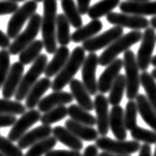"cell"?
<instances>
[{"label": "cell", "instance_id": "obj_1", "mask_svg": "<svg viewBox=\"0 0 156 156\" xmlns=\"http://www.w3.org/2000/svg\"><path fill=\"white\" fill-rule=\"evenodd\" d=\"M44 14L42 17V31L43 43L46 51L50 55H55L57 50L56 41V0H44Z\"/></svg>", "mask_w": 156, "mask_h": 156}, {"label": "cell", "instance_id": "obj_2", "mask_svg": "<svg viewBox=\"0 0 156 156\" xmlns=\"http://www.w3.org/2000/svg\"><path fill=\"white\" fill-rule=\"evenodd\" d=\"M85 51L82 47H76L70 53V56L63 68L55 75L51 82L52 91H61L65 86L74 79L75 74L82 67L85 60Z\"/></svg>", "mask_w": 156, "mask_h": 156}, {"label": "cell", "instance_id": "obj_3", "mask_svg": "<svg viewBox=\"0 0 156 156\" xmlns=\"http://www.w3.org/2000/svg\"><path fill=\"white\" fill-rule=\"evenodd\" d=\"M142 39V33L140 31H131L122 35L118 40L115 41L99 56V64L101 66L108 65L117 59V56L122 52H126L130 47L137 44Z\"/></svg>", "mask_w": 156, "mask_h": 156}, {"label": "cell", "instance_id": "obj_4", "mask_svg": "<svg viewBox=\"0 0 156 156\" xmlns=\"http://www.w3.org/2000/svg\"><path fill=\"white\" fill-rule=\"evenodd\" d=\"M124 67L126 71V96L129 101H133L138 95L140 87V74L136 61V56L131 50H128L124 53Z\"/></svg>", "mask_w": 156, "mask_h": 156}, {"label": "cell", "instance_id": "obj_5", "mask_svg": "<svg viewBox=\"0 0 156 156\" xmlns=\"http://www.w3.org/2000/svg\"><path fill=\"white\" fill-rule=\"evenodd\" d=\"M48 64V56L46 55H41L34 62H33L30 69L26 72L25 75H23L17 92L15 94L16 101L21 102L26 99L28 93L37 82L39 81L40 76L44 72V69Z\"/></svg>", "mask_w": 156, "mask_h": 156}, {"label": "cell", "instance_id": "obj_6", "mask_svg": "<svg viewBox=\"0 0 156 156\" xmlns=\"http://www.w3.org/2000/svg\"><path fill=\"white\" fill-rule=\"evenodd\" d=\"M42 26V16L40 14H34L30 18L26 29L16 38L13 43H11L9 47V53L11 55H20L24 48H26L29 44L36 41L37 36L41 30Z\"/></svg>", "mask_w": 156, "mask_h": 156}, {"label": "cell", "instance_id": "obj_7", "mask_svg": "<svg viewBox=\"0 0 156 156\" xmlns=\"http://www.w3.org/2000/svg\"><path fill=\"white\" fill-rule=\"evenodd\" d=\"M38 9V2L35 0H29L23 4L19 9L12 15L7 25V36L10 40H15L19 36L22 28L33 15L36 14Z\"/></svg>", "mask_w": 156, "mask_h": 156}, {"label": "cell", "instance_id": "obj_8", "mask_svg": "<svg viewBox=\"0 0 156 156\" xmlns=\"http://www.w3.org/2000/svg\"><path fill=\"white\" fill-rule=\"evenodd\" d=\"M95 145L98 149H101L105 152L130 155L137 152L140 149V143L135 140H119L107 136L98 137L95 141Z\"/></svg>", "mask_w": 156, "mask_h": 156}, {"label": "cell", "instance_id": "obj_9", "mask_svg": "<svg viewBox=\"0 0 156 156\" xmlns=\"http://www.w3.org/2000/svg\"><path fill=\"white\" fill-rule=\"evenodd\" d=\"M156 44V33L153 28H147L142 33L140 47L138 48L136 61L139 70L146 71L151 64L152 53Z\"/></svg>", "mask_w": 156, "mask_h": 156}, {"label": "cell", "instance_id": "obj_10", "mask_svg": "<svg viewBox=\"0 0 156 156\" xmlns=\"http://www.w3.org/2000/svg\"><path fill=\"white\" fill-rule=\"evenodd\" d=\"M107 21L112 25L121 27V28H129L133 31H140L143 29H147L149 26V21L143 16L126 14V13H116L111 12L107 15Z\"/></svg>", "mask_w": 156, "mask_h": 156}, {"label": "cell", "instance_id": "obj_11", "mask_svg": "<svg viewBox=\"0 0 156 156\" xmlns=\"http://www.w3.org/2000/svg\"><path fill=\"white\" fill-rule=\"evenodd\" d=\"M98 64H99V56L95 52H90L85 57V60L81 69L82 83H83L90 95L95 96L97 95L98 92V81L96 79V71Z\"/></svg>", "mask_w": 156, "mask_h": 156}, {"label": "cell", "instance_id": "obj_12", "mask_svg": "<svg viewBox=\"0 0 156 156\" xmlns=\"http://www.w3.org/2000/svg\"><path fill=\"white\" fill-rule=\"evenodd\" d=\"M122 35H124V29L115 26L104 32L103 34L95 36L92 39L85 41L82 44V48H84L85 51L95 52L101 50V48H108L111 44L114 43L115 41L118 40Z\"/></svg>", "mask_w": 156, "mask_h": 156}, {"label": "cell", "instance_id": "obj_13", "mask_svg": "<svg viewBox=\"0 0 156 156\" xmlns=\"http://www.w3.org/2000/svg\"><path fill=\"white\" fill-rule=\"evenodd\" d=\"M41 112L39 110L33 109L29 110L25 114L22 115V117L16 121L15 124L12 126L10 131L8 133V139L12 142H17L28 129L37 124L41 120Z\"/></svg>", "mask_w": 156, "mask_h": 156}, {"label": "cell", "instance_id": "obj_14", "mask_svg": "<svg viewBox=\"0 0 156 156\" xmlns=\"http://www.w3.org/2000/svg\"><path fill=\"white\" fill-rule=\"evenodd\" d=\"M94 110L96 112V121L98 133L101 136H106L109 133L110 112L109 101L104 94H97L94 100Z\"/></svg>", "mask_w": 156, "mask_h": 156}, {"label": "cell", "instance_id": "obj_15", "mask_svg": "<svg viewBox=\"0 0 156 156\" xmlns=\"http://www.w3.org/2000/svg\"><path fill=\"white\" fill-rule=\"evenodd\" d=\"M23 73H24V65L21 62L16 61L13 64H11L9 72H8V75L6 77V80L4 82V85L2 86L3 98H5V99H11L12 97L15 96L23 78Z\"/></svg>", "mask_w": 156, "mask_h": 156}, {"label": "cell", "instance_id": "obj_16", "mask_svg": "<svg viewBox=\"0 0 156 156\" xmlns=\"http://www.w3.org/2000/svg\"><path fill=\"white\" fill-rule=\"evenodd\" d=\"M122 67H124V60L121 58L115 59L106 67L98 79V91L100 92V94L110 92L114 81L120 75Z\"/></svg>", "mask_w": 156, "mask_h": 156}, {"label": "cell", "instance_id": "obj_17", "mask_svg": "<svg viewBox=\"0 0 156 156\" xmlns=\"http://www.w3.org/2000/svg\"><path fill=\"white\" fill-rule=\"evenodd\" d=\"M73 101V97L71 93L65 91H53L50 95L44 97L40 101L38 105V109L40 112L47 113L51 109L58 106H65L66 104H70Z\"/></svg>", "mask_w": 156, "mask_h": 156}, {"label": "cell", "instance_id": "obj_18", "mask_svg": "<svg viewBox=\"0 0 156 156\" xmlns=\"http://www.w3.org/2000/svg\"><path fill=\"white\" fill-rule=\"evenodd\" d=\"M51 133H52V129L51 126H44V125L39 126H37V128L31 129L30 131H27V133L19 139L17 141L18 147L21 149L29 148V147L36 144V143H38L39 141L51 136Z\"/></svg>", "mask_w": 156, "mask_h": 156}, {"label": "cell", "instance_id": "obj_19", "mask_svg": "<svg viewBox=\"0 0 156 156\" xmlns=\"http://www.w3.org/2000/svg\"><path fill=\"white\" fill-rule=\"evenodd\" d=\"M124 113L125 111L120 105L113 106L110 111V129L113 133L114 136L119 140H126L128 136L124 122Z\"/></svg>", "mask_w": 156, "mask_h": 156}, {"label": "cell", "instance_id": "obj_20", "mask_svg": "<svg viewBox=\"0 0 156 156\" xmlns=\"http://www.w3.org/2000/svg\"><path fill=\"white\" fill-rule=\"evenodd\" d=\"M120 9L122 13L139 16H156V1H124L120 3Z\"/></svg>", "mask_w": 156, "mask_h": 156}, {"label": "cell", "instance_id": "obj_21", "mask_svg": "<svg viewBox=\"0 0 156 156\" xmlns=\"http://www.w3.org/2000/svg\"><path fill=\"white\" fill-rule=\"evenodd\" d=\"M69 88H70L73 99L77 102L78 106L88 112L94 110V101H92L89 92L86 90L85 86L80 80L75 78L72 79L69 83Z\"/></svg>", "mask_w": 156, "mask_h": 156}, {"label": "cell", "instance_id": "obj_22", "mask_svg": "<svg viewBox=\"0 0 156 156\" xmlns=\"http://www.w3.org/2000/svg\"><path fill=\"white\" fill-rule=\"evenodd\" d=\"M50 88H51V81L50 78L44 77L42 79H39V81L33 86L30 92L28 93L25 101L26 109L33 110L39 105L40 101L43 99V96L44 93Z\"/></svg>", "mask_w": 156, "mask_h": 156}, {"label": "cell", "instance_id": "obj_23", "mask_svg": "<svg viewBox=\"0 0 156 156\" xmlns=\"http://www.w3.org/2000/svg\"><path fill=\"white\" fill-rule=\"evenodd\" d=\"M70 56V51L67 47H62L60 46L57 48L56 51L53 55L52 59L48 62L47 67L44 69V75L48 78H51L55 76L61 69L63 68L65 63L67 62V60Z\"/></svg>", "mask_w": 156, "mask_h": 156}, {"label": "cell", "instance_id": "obj_24", "mask_svg": "<svg viewBox=\"0 0 156 156\" xmlns=\"http://www.w3.org/2000/svg\"><path fill=\"white\" fill-rule=\"evenodd\" d=\"M52 136L57 141L62 143L63 145L67 146L70 150L80 151L83 148V142L81 139L75 136L71 131H69L65 126H56L52 129Z\"/></svg>", "mask_w": 156, "mask_h": 156}, {"label": "cell", "instance_id": "obj_25", "mask_svg": "<svg viewBox=\"0 0 156 156\" xmlns=\"http://www.w3.org/2000/svg\"><path fill=\"white\" fill-rule=\"evenodd\" d=\"M65 128L69 131L77 136L81 140L84 141H96L99 136L98 130L94 129V126H85L69 119L65 122Z\"/></svg>", "mask_w": 156, "mask_h": 156}, {"label": "cell", "instance_id": "obj_26", "mask_svg": "<svg viewBox=\"0 0 156 156\" xmlns=\"http://www.w3.org/2000/svg\"><path fill=\"white\" fill-rule=\"evenodd\" d=\"M103 29V23L100 20H92L87 25L82 26L71 35V42L73 43H83L85 41L92 39Z\"/></svg>", "mask_w": 156, "mask_h": 156}, {"label": "cell", "instance_id": "obj_27", "mask_svg": "<svg viewBox=\"0 0 156 156\" xmlns=\"http://www.w3.org/2000/svg\"><path fill=\"white\" fill-rule=\"evenodd\" d=\"M135 102L137 105L138 114L140 115L142 120L156 133V112L149 104L146 96L143 94H138L135 98Z\"/></svg>", "mask_w": 156, "mask_h": 156}, {"label": "cell", "instance_id": "obj_28", "mask_svg": "<svg viewBox=\"0 0 156 156\" xmlns=\"http://www.w3.org/2000/svg\"><path fill=\"white\" fill-rule=\"evenodd\" d=\"M120 5V0H100L89 8L88 16L92 20H99L100 18L110 14L115 8Z\"/></svg>", "mask_w": 156, "mask_h": 156}, {"label": "cell", "instance_id": "obj_29", "mask_svg": "<svg viewBox=\"0 0 156 156\" xmlns=\"http://www.w3.org/2000/svg\"><path fill=\"white\" fill-rule=\"evenodd\" d=\"M56 41L62 47H67L71 42L70 23L64 14H58L56 17Z\"/></svg>", "mask_w": 156, "mask_h": 156}, {"label": "cell", "instance_id": "obj_30", "mask_svg": "<svg viewBox=\"0 0 156 156\" xmlns=\"http://www.w3.org/2000/svg\"><path fill=\"white\" fill-rule=\"evenodd\" d=\"M67 113L71 120L79 122V124L89 126H94L95 125H97L96 117H94L88 111L82 109L78 105H70L67 108Z\"/></svg>", "mask_w": 156, "mask_h": 156}, {"label": "cell", "instance_id": "obj_31", "mask_svg": "<svg viewBox=\"0 0 156 156\" xmlns=\"http://www.w3.org/2000/svg\"><path fill=\"white\" fill-rule=\"evenodd\" d=\"M44 43L42 40H36L32 44L24 48L19 55V62H21L23 65L31 64L41 55L44 48Z\"/></svg>", "mask_w": 156, "mask_h": 156}, {"label": "cell", "instance_id": "obj_32", "mask_svg": "<svg viewBox=\"0 0 156 156\" xmlns=\"http://www.w3.org/2000/svg\"><path fill=\"white\" fill-rule=\"evenodd\" d=\"M61 8L64 12L65 17L67 18L68 22L72 27L79 29L83 25L81 14L78 11L77 5L74 0H61Z\"/></svg>", "mask_w": 156, "mask_h": 156}, {"label": "cell", "instance_id": "obj_33", "mask_svg": "<svg viewBox=\"0 0 156 156\" xmlns=\"http://www.w3.org/2000/svg\"><path fill=\"white\" fill-rule=\"evenodd\" d=\"M126 89V75L120 74L117 79L114 81L112 87L110 89L109 94V104L112 106H118L122 100L124 93Z\"/></svg>", "mask_w": 156, "mask_h": 156}, {"label": "cell", "instance_id": "obj_34", "mask_svg": "<svg viewBox=\"0 0 156 156\" xmlns=\"http://www.w3.org/2000/svg\"><path fill=\"white\" fill-rule=\"evenodd\" d=\"M140 84L146 93V98L149 104L156 112V81L152 75L147 71H142L140 74Z\"/></svg>", "mask_w": 156, "mask_h": 156}, {"label": "cell", "instance_id": "obj_35", "mask_svg": "<svg viewBox=\"0 0 156 156\" xmlns=\"http://www.w3.org/2000/svg\"><path fill=\"white\" fill-rule=\"evenodd\" d=\"M56 143L57 140L55 137L48 136V138H44L36 144L32 145L24 156H44L48 151L52 150Z\"/></svg>", "mask_w": 156, "mask_h": 156}, {"label": "cell", "instance_id": "obj_36", "mask_svg": "<svg viewBox=\"0 0 156 156\" xmlns=\"http://www.w3.org/2000/svg\"><path fill=\"white\" fill-rule=\"evenodd\" d=\"M26 113V107L19 101H12L11 99H0V114L19 116Z\"/></svg>", "mask_w": 156, "mask_h": 156}, {"label": "cell", "instance_id": "obj_37", "mask_svg": "<svg viewBox=\"0 0 156 156\" xmlns=\"http://www.w3.org/2000/svg\"><path fill=\"white\" fill-rule=\"evenodd\" d=\"M68 116L67 108L65 106H58L51 109L48 112L44 113L41 117V122L44 126H51L55 122H57L61 120H63L65 117Z\"/></svg>", "mask_w": 156, "mask_h": 156}, {"label": "cell", "instance_id": "obj_38", "mask_svg": "<svg viewBox=\"0 0 156 156\" xmlns=\"http://www.w3.org/2000/svg\"><path fill=\"white\" fill-rule=\"evenodd\" d=\"M137 114L138 109L135 101H129L126 105L124 113V122L126 130H133L137 126Z\"/></svg>", "mask_w": 156, "mask_h": 156}, {"label": "cell", "instance_id": "obj_39", "mask_svg": "<svg viewBox=\"0 0 156 156\" xmlns=\"http://www.w3.org/2000/svg\"><path fill=\"white\" fill-rule=\"evenodd\" d=\"M130 135L133 140L138 142H143L145 144H156V133L153 130L136 126L130 130Z\"/></svg>", "mask_w": 156, "mask_h": 156}, {"label": "cell", "instance_id": "obj_40", "mask_svg": "<svg viewBox=\"0 0 156 156\" xmlns=\"http://www.w3.org/2000/svg\"><path fill=\"white\" fill-rule=\"evenodd\" d=\"M0 153L5 156H24L23 151L7 137L0 135Z\"/></svg>", "mask_w": 156, "mask_h": 156}, {"label": "cell", "instance_id": "obj_41", "mask_svg": "<svg viewBox=\"0 0 156 156\" xmlns=\"http://www.w3.org/2000/svg\"><path fill=\"white\" fill-rule=\"evenodd\" d=\"M10 53L7 50L0 51V88L4 85L10 69Z\"/></svg>", "mask_w": 156, "mask_h": 156}, {"label": "cell", "instance_id": "obj_42", "mask_svg": "<svg viewBox=\"0 0 156 156\" xmlns=\"http://www.w3.org/2000/svg\"><path fill=\"white\" fill-rule=\"evenodd\" d=\"M18 9V3L12 1H0V16L14 14Z\"/></svg>", "mask_w": 156, "mask_h": 156}, {"label": "cell", "instance_id": "obj_43", "mask_svg": "<svg viewBox=\"0 0 156 156\" xmlns=\"http://www.w3.org/2000/svg\"><path fill=\"white\" fill-rule=\"evenodd\" d=\"M44 156H82L80 151L64 150V149H52Z\"/></svg>", "mask_w": 156, "mask_h": 156}, {"label": "cell", "instance_id": "obj_44", "mask_svg": "<svg viewBox=\"0 0 156 156\" xmlns=\"http://www.w3.org/2000/svg\"><path fill=\"white\" fill-rule=\"evenodd\" d=\"M17 119L12 115H3L0 114V128H8V126H13Z\"/></svg>", "mask_w": 156, "mask_h": 156}, {"label": "cell", "instance_id": "obj_45", "mask_svg": "<svg viewBox=\"0 0 156 156\" xmlns=\"http://www.w3.org/2000/svg\"><path fill=\"white\" fill-rule=\"evenodd\" d=\"M90 1L91 0H77V8L81 15L88 13L90 8Z\"/></svg>", "mask_w": 156, "mask_h": 156}, {"label": "cell", "instance_id": "obj_46", "mask_svg": "<svg viewBox=\"0 0 156 156\" xmlns=\"http://www.w3.org/2000/svg\"><path fill=\"white\" fill-rule=\"evenodd\" d=\"M10 39L9 37L7 36V34L3 33L0 30V48L1 50H6V48H9L10 47Z\"/></svg>", "mask_w": 156, "mask_h": 156}, {"label": "cell", "instance_id": "obj_47", "mask_svg": "<svg viewBox=\"0 0 156 156\" xmlns=\"http://www.w3.org/2000/svg\"><path fill=\"white\" fill-rule=\"evenodd\" d=\"M99 153H98V148L96 145H88L87 147L85 148L83 154L82 156H98Z\"/></svg>", "mask_w": 156, "mask_h": 156}, {"label": "cell", "instance_id": "obj_48", "mask_svg": "<svg viewBox=\"0 0 156 156\" xmlns=\"http://www.w3.org/2000/svg\"><path fill=\"white\" fill-rule=\"evenodd\" d=\"M138 156H152L150 144H145V143H144L143 145H141L140 149H139Z\"/></svg>", "mask_w": 156, "mask_h": 156}, {"label": "cell", "instance_id": "obj_49", "mask_svg": "<svg viewBox=\"0 0 156 156\" xmlns=\"http://www.w3.org/2000/svg\"><path fill=\"white\" fill-rule=\"evenodd\" d=\"M98 156H130V155H121V154H114V153H109V152H101Z\"/></svg>", "mask_w": 156, "mask_h": 156}, {"label": "cell", "instance_id": "obj_50", "mask_svg": "<svg viewBox=\"0 0 156 156\" xmlns=\"http://www.w3.org/2000/svg\"><path fill=\"white\" fill-rule=\"evenodd\" d=\"M149 23H150L151 27H152V28L154 29V30H155V29H156V16H155V17H153L152 19L150 20Z\"/></svg>", "mask_w": 156, "mask_h": 156}, {"label": "cell", "instance_id": "obj_51", "mask_svg": "<svg viewBox=\"0 0 156 156\" xmlns=\"http://www.w3.org/2000/svg\"><path fill=\"white\" fill-rule=\"evenodd\" d=\"M151 64L156 68V55L152 56V59H151Z\"/></svg>", "mask_w": 156, "mask_h": 156}, {"label": "cell", "instance_id": "obj_52", "mask_svg": "<svg viewBox=\"0 0 156 156\" xmlns=\"http://www.w3.org/2000/svg\"><path fill=\"white\" fill-rule=\"evenodd\" d=\"M150 74L152 75V77H153L154 79L156 80V68L152 69V71H151V73H150Z\"/></svg>", "mask_w": 156, "mask_h": 156}, {"label": "cell", "instance_id": "obj_53", "mask_svg": "<svg viewBox=\"0 0 156 156\" xmlns=\"http://www.w3.org/2000/svg\"><path fill=\"white\" fill-rule=\"evenodd\" d=\"M7 1H12V2L19 3V2H24V1H27V0H7Z\"/></svg>", "mask_w": 156, "mask_h": 156}, {"label": "cell", "instance_id": "obj_54", "mask_svg": "<svg viewBox=\"0 0 156 156\" xmlns=\"http://www.w3.org/2000/svg\"><path fill=\"white\" fill-rule=\"evenodd\" d=\"M129 1H136V2H142V1H148V0H129Z\"/></svg>", "mask_w": 156, "mask_h": 156}, {"label": "cell", "instance_id": "obj_55", "mask_svg": "<svg viewBox=\"0 0 156 156\" xmlns=\"http://www.w3.org/2000/svg\"><path fill=\"white\" fill-rule=\"evenodd\" d=\"M35 1H36V2H43L44 0H35Z\"/></svg>", "mask_w": 156, "mask_h": 156}, {"label": "cell", "instance_id": "obj_56", "mask_svg": "<svg viewBox=\"0 0 156 156\" xmlns=\"http://www.w3.org/2000/svg\"><path fill=\"white\" fill-rule=\"evenodd\" d=\"M153 156H156V147H155V151H154V154H153Z\"/></svg>", "mask_w": 156, "mask_h": 156}, {"label": "cell", "instance_id": "obj_57", "mask_svg": "<svg viewBox=\"0 0 156 156\" xmlns=\"http://www.w3.org/2000/svg\"><path fill=\"white\" fill-rule=\"evenodd\" d=\"M0 156H5V155H3L2 153H0Z\"/></svg>", "mask_w": 156, "mask_h": 156}]
</instances>
